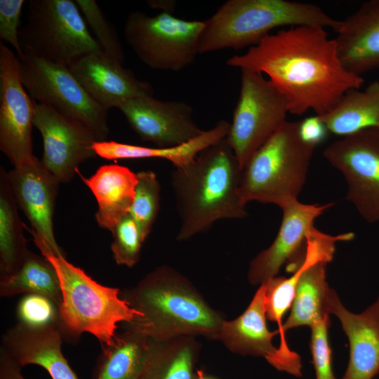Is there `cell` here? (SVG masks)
I'll use <instances>...</instances> for the list:
<instances>
[{
	"label": "cell",
	"instance_id": "27",
	"mask_svg": "<svg viewBox=\"0 0 379 379\" xmlns=\"http://www.w3.org/2000/svg\"><path fill=\"white\" fill-rule=\"evenodd\" d=\"M152 340L150 353L140 379H195L200 345L194 336Z\"/></svg>",
	"mask_w": 379,
	"mask_h": 379
},
{
	"label": "cell",
	"instance_id": "1",
	"mask_svg": "<svg viewBox=\"0 0 379 379\" xmlns=\"http://www.w3.org/2000/svg\"><path fill=\"white\" fill-rule=\"evenodd\" d=\"M227 65L267 74L286 98L289 113L298 116L310 109L324 115L364 83L344 67L335 39L319 26L270 34L244 54L227 59Z\"/></svg>",
	"mask_w": 379,
	"mask_h": 379
},
{
	"label": "cell",
	"instance_id": "39",
	"mask_svg": "<svg viewBox=\"0 0 379 379\" xmlns=\"http://www.w3.org/2000/svg\"><path fill=\"white\" fill-rule=\"evenodd\" d=\"M195 379H216V378L207 375L201 370H197Z\"/></svg>",
	"mask_w": 379,
	"mask_h": 379
},
{
	"label": "cell",
	"instance_id": "15",
	"mask_svg": "<svg viewBox=\"0 0 379 379\" xmlns=\"http://www.w3.org/2000/svg\"><path fill=\"white\" fill-rule=\"evenodd\" d=\"M43 140L44 166L60 183L69 182L80 164L96 156L95 135L79 122L37 103L33 121Z\"/></svg>",
	"mask_w": 379,
	"mask_h": 379
},
{
	"label": "cell",
	"instance_id": "10",
	"mask_svg": "<svg viewBox=\"0 0 379 379\" xmlns=\"http://www.w3.org/2000/svg\"><path fill=\"white\" fill-rule=\"evenodd\" d=\"M203 27L204 21L180 19L168 12L149 16L133 11L126 18L124 32L128 44L147 66L175 72L194 61Z\"/></svg>",
	"mask_w": 379,
	"mask_h": 379
},
{
	"label": "cell",
	"instance_id": "29",
	"mask_svg": "<svg viewBox=\"0 0 379 379\" xmlns=\"http://www.w3.org/2000/svg\"><path fill=\"white\" fill-rule=\"evenodd\" d=\"M21 293L45 296L59 307L62 293L57 272L44 255L29 251L20 268L0 279V296L12 297Z\"/></svg>",
	"mask_w": 379,
	"mask_h": 379
},
{
	"label": "cell",
	"instance_id": "3",
	"mask_svg": "<svg viewBox=\"0 0 379 379\" xmlns=\"http://www.w3.org/2000/svg\"><path fill=\"white\" fill-rule=\"evenodd\" d=\"M121 296L142 314L131 324L154 340L199 335L213 338L225 320L187 278L167 265L121 291Z\"/></svg>",
	"mask_w": 379,
	"mask_h": 379
},
{
	"label": "cell",
	"instance_id": "21",
	"mask_svg": "<svg viewBox=\"0 0 379 379\" xmlns=\"http://www.w3.org/2000/svg\"><path fill=\"white\" fill-rule=\"evenodd\" d=\"M344 67L354 74L379 69V0L364 3L333 30Z\"/></svg>",
	"mask_w": 379,
	"mask_h": 379
},
{
	"label": "cell",
	"instance_id": "20",
	"mask_svg": "<svg viewBox=\"0 0 379 379\" xmlns=\"http://www.w3.org/2000/svg\"><path fill=\"white\" fill-rule=\"evenodd\" d=\"M328 312L339 319L350 343L349 362L341 379H373L379 373V298L355 314L343 305L331 288Z\"/></svg>",
	"mask_w": 379,
	"mask_h": 379
},
{
	"label": "cell",
	"instance_id": "19",
	"mask_svg": "<svg viewBox=\"0 0 379 379\" xmlns=\"http://www.w3.org/2000/svg\"><path fill=\"white\" fill-rule=\"evenodd\" d=\"M63 338L59 325L32 326L18 322L3 334L1 349L21 367L38 365L52 379H79L62 352Z\"/></svg>",
	"mask_w": 379,
	"mask_h": 379
},
{
	"label": "cell",
	"instance_id": "11",
	"mask_svg": "<svg viewBox=\"0 0 379 379\" xmlns=\"http://www.w3.org/2000/svg\"><path fill=\"white\" fill-rule=\"evenodd\" d=\"M323 155L343 175L346 199L368 222L379 221V129L342 137L328 145Z\"/></svg>",
	"mask_w": 379,
	"mask_h": 379
},
{
	"label": "cell",
	"instance_id": "18",
	"mask_svg": "<svg viewBox=\"0 0 379 379\" xmlns=\"http://www.w3.org/2000/svg\"><path fill=\"white\" fill-rule=\"evenodd\" d=\"M68 67L88 94L106 110L118 108L133 98L154 93L149 82L136 78L131 69L102 50L87 53Z\"/></svg>",
	"mask_w": 379,
	"mask_h": 379
},
{
	"label": "cell",
	"instance_id": "38",
	"mask_svg": "<svg viewBox=\"0 0 379 379\" xmlns=\"http://www.w3.org/2000/svg\"><path fill=\"white\" fill-rule=\"evenodd\" d=\"M20 368V366L0 349V379H25Z\"/></svg>",
	"mask_w": 379,
	"mask_h": 379
},
{
	"label": "cell",
	"instance_id": "25",
	"mask_svg": "<svg viewBox=\"0 0 379 379\" xmlns=\"http://www.w3.org/2000/svg\"><path fill=\"white\" fill-rule=\"evenodd\" d=\"M152 339L131 324L102 345L93 379H140L147 364Z\"/></svg>",
	"mask_w": 379,
	"mask_h": 379
},
{
	"label": "cell",
	"instance_id": "4",
	"mask_svg": "<svg viewBox=\"0 0 379 379\" xmlns=\"http://www.w3.org/2000/svg\"><path fill=\"white\" fill-rule=\"evenodd\" d=\"M314 4L287 0H229L208 19L197 41L198 54L252 47L273 29L311 25L334 30L339 24Z\"/></svg>",
	"mask_w": 379,
	"mask_h": 379
},
{
	"label": "cell",
	"instance_id": "7",
	"mask_svg": "<svg viewBox=\"0 0 379 379\" xmlns=\"http://www.w3.org/2000/svg\"><path fill=\"white\" fill-rule=\"evenodd\" d=\"M19 41L23 53L67 66L87 53L102 50L72 0L29 1Z\"/></svg>",
	"mask_w": 379,
	"mask_h": 379
},
{
	"label": "cell",
	"instance_id": "37",
	"mask_svg": "<svg viewBox=\"0 0 379 379\" xmlns=\"http://www.w3.org/2000/svg\"><path fill=\"white\" fill-rule=\"evenodd\" d=\"M299 132L305 142L316 147L325 140L328 131L321 118L315 115L300 121Z\"/></svg>",
	"mask_w": 379,
	"mask_h": 379
},
{
	"label": "cell",
	"instance_id": "33",
	"mask_svg": "<svg viewBox=\"0 0 379 379\" xmlns=\"http://www.w3.org/2000/svg\"><path fill=\"white\" fill-rule=\"evenodd\" d=\"M112 233L113 241L110 248L115 262L128 267H133L139 261L145 241L130 214L119 222Z\"/></svg>",
	"mask_w": 379,
	"mask_h": 379
},
{
	"label": "cell",
	"instance_id": "30",
	"mask_svg": "<svg viewBox=\"0 0 379 379\" xmlns=\"http://www.w3.org/2000/svg\"><path fill=\"white\" fill-rule=\"evenodd\" d=\"M298 279V272L295 270L290 277H274L265 284V310L267 319L276 322L280 335V345L278 353L281 359L289 365L300 362V356L290 350L283 329V319L291 307Z\"/></svg>",
	"mask_w": 379,
	"mask_h": 379
},
{
	"label": "cell",
	"instance_id": "12",
	"mask_svg": "<svg viewBox=\"0 0 379 379\" xmlns=\"http://www.w3.org/2000/svg\"><path fill=\"white\" fill-rule=\"evenodd\" d=\"M36 104L22 83L18 57L0 43V149L14 167L36 158L32 136Z\"/></svg>",
	"mask_w": 379,
	"mask_h": 379
},
{
	"label": "cell",
	"instance_id": "35",
	"mask_svg": "<svg viewBox=\"0 0 379 379\" xmlns=\"http://www.w3.org/2000/svg\"><path fill=\"white\" fill-rule=\"evenodd\" d=\"M329 317L310 327V349L316 379H336L333 370L332 350L328 342Z\"/></svg>",
	"mask_w": 379,
	"mask_h": 379
},
{
	"label": "cell",
	"instance_id": "17",
	"mask_svg": "<svg viewBox=\"0 0 379 379\" xmlns=\"http://www.w3.org/2000/svg\"><path fill=\"white\" fill-rule=\"evenodd\" d=\"M13 195L29 221L34 234L56 255L64 253L56 242L53 230V215L60 182L36 158L7 172Z\"/></svg>",
	"mask_w": 379,
	"mask_h": 379
},
{
	"label": "cell",
	"instance_id": "22",
	"mask_svg": "<svg viewBox=\"0 0 379 379\" xmlns=\"http://www.w3.org/2000/svg\"><path fill=\"white\" fill-rule=\"evenodd\" d=\"M266 319L265 286L262 284L245 311L233 320L225 319L213 339L220 341L233 353L263 357L273 366L278 347L273 345L272 339L279 332L270 331Z\"/></svg>",
	"mask_w": 379,
	"mask_h": 379
},
{
	"label": "cell",
	"instance_id": "36",
	"mask_svg": "<svg viewBox=\"0 0 379 379\" xmlns=\"http://www.w3.org/2000/svg\"><path fill=\"white\" fill-rule=\"evenodd\" d=\"M24 4V0L0 1V38L13 46L19 59L24 56L19 41L18 28Z\"/></svg>",
	"mask_w": 379,
	"mask_h": 379
},
{
	"label": "cell",
	"instance_id": "13",
	"mask_svg": "<svg viewBox=\"0 0 379 379\" xmlns=\"http://www.w3.org/2000/svg\"><path fill=\"white\" fill-rule=\"evenodd\" d=\"M354 237L352 232L333 236L317 228L309 235L305 257L295 270L298 279L290 314L283 324L285 333L295 327H311L329 317L328 300L331 288L326 281V265L333 258L335 243L352 240Z\"/></svg>",
	"mask_w": 379,
	"mask_h": 379
},
{
	"label": "cell",
	"instance_id": "5",
	"mask_svg": "<svg viewBox=\"0 0 379 379\" xmlns=\"http://www.w3.org/2000/svg\"><path fill=\"white\" fill-rule=\"evenodd\" d=\"M31 234L59 279L62 293L59 313L64 337L75 338L83 333H89L101 345H109L119 323L131 324L142 317L121 296L118 288L98 283L65 256L55 255L36 236Z\"/></svg>",
	"mask_w": 379,
	"mask_h": 379
},
{
	"label": "cell",
	"instance_id": "8",
	"mask_svg": "<svg viewBox=\"0 0 379 379\" xmlns=\"http://www.w3.org/2000/svg\"><path fill=\"white\" fill-rule=\"evenodd\" d=\"M239 96L226 137L243 171L254 153L287 121L288 102L260 72L241 69Z\"/></svg>",
	"mask_w": 379,
	"mask_h": 379
},
{
	"label": "cell",
	"instance_id": "24",
	"mask_svg": "<svg viewBox=\"0 0 379 379\" xmlns=\"http://www.w3.org/2000/svg\"><path fill=\"white\" fill-rule=\"evenodd\" d=\"M230 126L226 120H220L197 138L172 147H142L108 140L96 141L93 147L97 156L109 160L158 158L169 161L174 167H181L191 162L205 148L225 139Z\"/></svg>",
	"mask_w": 379,
	"mask_h": 379
},
{
	"label": "cell",
	"instance_id": "31",
	"mask_svg": "<svg viewBox=\"0 0 379 379\" xmlns=\"http://www.w3.org/2000/svg\"><path fill=\"white\" fill-rule=\"evenodd\" d=\"M136 174L138 181L135 197L129 214L145 241L159 211L161 187L157 176L153 171H142Z\"/></svg>",
	"mask_w": 379,
	"mask_h": 379
},
{
	"label": "cell",
	"instance_id": "14",
	"mask_svg": "<svg viewBox=\"0 0 379 379\" xmlns=\"http://www.w3.org/2000/svg\"><path fill=\"white\" fill-rule=\"evenodd\" d=\"M326 204H306L298 199L284 203L279 232L272 244L260 252L250 262L248 279L253 285L265 283L277 277L281 267L293 272L305 257L307 239L316 228L315 220L331 207Z\"/></svg>",
	"mask_w": 379,
	"mask_h": 379
},
{
	"label": "cell",
	"instance_id": "16",
	"mask_svg": "<svg viewBox=\"0 0 379 379\" xmlns=\"http://www.w3.org/2000/svg\"><path fill=\"white\" fill-rule=\"evenodd\" d=\"M118 109L142 141L157 147H172L201 135L192 117V108L184 101H163L144 95L129 99Z\"/></svg>",
	"mask_w": 379,
	"mask_h": 379
},
{
	"label": "cell",
	"instance_id": "23",
	"mask_svg": "<svg viewBox=\"0 0 379 379\" xmlns=\"http://www.w3.org/2000/svg\"><path fill=\"white\" fill-rule=\"evenodd\" d=\"M81 178L95 197L98 225L112 232L119 222L130 213L137 174L126 166L107 164L100 166L88 178Z\"/></svg>",
	"mask_w": 379,
	"mask_h": 379
},
{
	"label": "cell",
	"instance_id": "34",
	"mask_svg": "<svg viewBox=\"0 0 379 379\" xmlns=\"http://www.w3.org/2000/svg\"><path fill=\"white\" fill-rule=\"evenodd\" d=\"M18 322L32 326L59 325V307L51 299L38 294L24 295L17 306Z\"/></svg>",
	"mask_w": 379,
	"mask_h": 379
},
{
	"label": "cell",
	"instance_id": "6",
	"mask_svg": "<svg viewBox=\"0 0 379 379\" xmlns=\"http://www.w3.org/2000/svg\"><path fill=\"white\" fill-rule=\"evenodd\" d=\"M299 126L286 121L246 164L239 189L244 206L255 201L281 208L298 199L316 147L302 139Z\"/></svg>",
	"mask_w": 379,
	"mask_h": 379
},
{
	"label": "cell",
	"instance_id": "32",
	"mask_svg": "<svg viewBox=\"0 0 379 379\" xmlns=\"http://www.w3.org/2000/svg\"><path fill=\"white\" fill-rule=\"evenodd\" d=\"M91 28L102 50L111 58L123 64L124 53L114 26L94 0L74 1Z\"/></svg>",
	"mask_w": 379,
	"mask_h": 379
},
{
	"label": "cell",
	"instance_id": "28",
	"mask_svg": "<svg viewBox=\"0 0 379 379\" xmlns=\"http://www.w3.org/2000/svg\"><path fill=\"white\" fill-rule=\"evenodd\" d=\"M7 172H0V279L15 272L29 250Z\"/></svg>",
	"mask_w": 379,
	"mask_h": 379
},
{
	"label": "cell",
	"instance_id": "26",
	"mask_svg": "<svg viewBox=\"0 0 379 379\" xmlns=\"http://www.w3.org/2000/svg\"><path fill=\"white\" fill-rule=\"evenodd\" d=\"M319 117L328 132L342 137L366 129H379V81L361 91L349 90L330 112Z\"/></svg>",
	"mask_w": 379,
	"mask_h": 379
},
{
	"label": "cell",
	"instance_id": "9",
	"mask_svg": "<svg viewBox=\"0 0 379 379\" xmlns=\"http://www.w3.org/2000/svg\"><path fill=\"white\" fill-rule=\"evenodd\" d=\"M19 60L22 83L32 98L79 122L98 141L106 140L107 110L88 94L67 65L25 53Z\"/></svg>",
	"mask_w": 379,
	"mask_h": 379
},
{
	"label": "cell",
	"instance_id": "2",
	"mask_svg": "<svg viewBox=\"0 0 379 379\" xmlns=\"http://www.w3.org/2000/svg\"><path fill=\"white\" fill-rule=\"evenodd\" d=\"M242 171L226 138L174 168L171 185L180 220L178 241L207 231L218 220L247 216L239 195Z\"/></svg>",
	"mask_w": 379,
	"mask_h": 379
}]
</instances>
